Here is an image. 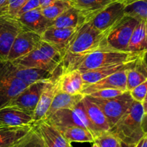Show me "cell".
I'll list each match as a JSON object with an SVG mask.
<instances>
[{"mask_svg":"<svg viewBox=\"0 0 147 147\" xmlns=\"http://www.w3.org/2000/svg\"><path fill=\"white\" fill-rule=\"evenodd\" d=\"M17 65L0 58V109L5 107L27 86L16 78Z\"/></svg>","mask_w":147,"mask_h":147,"instance_id":"obj_5","label":"cell"},{"mask_svg":"<svg viewBox=\"0 0 147 147\" xmlns=\"http://www.w3.org/2000/svg\"><path fill=\"white\" fill-rule=\"evenodd\" d=\"M49 80H38L27 86L6 106L15 108L33 115L43 89Z\"/></svg>","mask_w":147,"mask_h":147,"instance_id":"obj_10","label":"cell"},{"mask_svg":"<svg viewBox=\"0 0 147 147\" xmlns=\"http://www.w3.org/2000/svg\"><path fill=\"white\" fill-rule=\"evenodd\" d=\"M77 28H59L50 27L41 34L42 40L58 45L63 49L78 30Z\"/></svg>","mask_w":147,"mask_h":147,"instance_id":"obj_23","label":"cell"},{"mask_svg":"<svg viewBox=\"0 0 147 147\" xmlns=\"http://www.w3.org/2000/svg\"><path fill=\"white\" fill-rule=\"evenodd\" d=\"M142 106H143V109H144V114H147V93L145 96L143 102L142 103Z\"/></svg>","mask_w":147,"mask_h":147,"instance_id":"obj_41","label":"cell"},{"mask_svg":"<svg viewBox=\"0 0 147 147\" xmlns=\"http://www.w3.org/2000/svg\"><path fill=\"white\" fill-rule=\"evenodd\" d=\"M146 50H147V40L145 30V21L140 20L132 33L128 45L127 51L142 53Z\"/></svg>","mask_w":147,"mask_h":147,"instance_id":"obj_27","label":"cell"},{"mask_svg":"<svg viewBox=\"0 0 147 147\" xmlns=\"http://www.w3.org/2000/svg\"><path fill=\"white\" fill-rule=\"evenodd\" d=\"M129 69L121 70L114 74L107 76L93 84L84 86L81 93L84 96H87L96 90L106 88H116L120 89L123 91H127L126 80H127V72Z\"/></svg>","mask_w":147,"mask_h":147,"instance_id":"obj_15","label":"cell"},{"mask_svg":"<svg viewBox=\"0 0 147 147\" xmlns=\"http://www.w3.org/2000/svg\"><path fill=\"white\" fill-rule=\"evenodd\" d=\"M142 128L144 136L147 137V114H144L142 121Z\"/></svg>","mask_w":147,"mask_h":147,"instance_id":"obj_38","label":"cell"},{"mask_svg":"<svg viewBox=\"0 0 147 147\" xmlns=\"http://www.w3.org/2000/svg\"><path fill=\"white\" fill-rule=\"evenodd\" d=\"M33 127L41 136L47 147H71L72 145L65 138L61 131L56 126L42 119L35 122Z\"/></svg>","mask_w":147,"mask_h":147,"instance_id":"obj_13","label":"cell"},{"mask_svg":"<svg viewBox=\"0 0 147 147\" xmlns=\"http://www.w3.org/2000/svg\"><path fill=\"white\" fill-rule=\"evenodd\" d=\"M134 145H129V144H126L123 143V142H119V145H118L117 147H134Z\"/></svg>","mask_w":147,"mask_h":147,"instance_id":"obj_42","label":"cell"},{"mask_svg":"<svg viewBox=\"0 0 147 147\" xmlns=\"http://www.w3.org/2000/svg\"><path fill=\"white\" fill-rule=\"evenodd\" d=\"M59 91L71 95L81 93L84 86L82 73L78 70L60 72L57 76Z\"/></svg>","mask_w":147,"mask_h":147,"instance_id":"obj_19","label":"cell"},{"mask_svg":"<svg viewBox=\"0 0 147 147\" xmlns=\"http://www.w3.org/2000/svg\"><path fill=\"white\" fill-rule=\"evenodd\" d=\"M136 61V60L135 61L130 62V63L111 65L98 67V68L93 69V70H90L83 73L82 76H83L84 86L93 84V83H96V82L98 81V80H101V79L104 78L107 76L114 74L117 72L121 71V70L131 68V67H133Z\"/></svg>","mask_w":147,"mask_h":147,"instance_id":"obj_21","label":"cell"},{"mask_svg":"<svg viewBox=\"0 0 147 147\" xmlns=\"http://www.w3.org/2000/svg\"><path fill=\"white\" fill-rule=\"evenodd\" d=\"M32 126H0V147H13L19 140L28 133Z\"/></svg>","mask_w":147,"mask_h":147,"instance_id":"obj_24","label":"cell"},{"mask_svg":"<svg viewBox=\"0 0 147 147\" xmlns=\"http://www.w3.org/2000/svg\"><path fill=\"white\" fill-rule=\"evenodd\" d=\"M16 19L20 22L23 28L34 32L40 35L50 27L51 24V21L43 15L41 8L24 13Z\"/></svg>","mask_w":147,"mask_h":147,"instance_id":"obj_17","label":"cell"},{"mask_svg":"<svg viewBox=\"0 0 147 147\" xmlns=\"http://www.w3.org/2000/svg\"><path fill=\"white\" fill-rule=\"evenodd\" d=\"M88 97L101 109L107 119L110 129L127 112L134 101L129 91H126L119 96L110 98Z\"/></svg>","mask_w":147,"mask_h":147,"instance_id":"obj_6","label":"cell"},{"mask_svg":"<svg viewBox=\"0 0 147 147\" xmlns=\"http://www.w3.org/2000/svg\"><path fill=\"white\" fill-rule=\"evenodd\" d=\"M27 0H9L6 7L5 15L15 18L17 12Z\"/></svg>","mask_w":147,"mask_h":147,"instance_id":"obj_35","label":"cell"},{"mask_svg":"<svg viewBox=\"0 0 147 147\" xmlns=\"http://www.w3.org/2000/svg\"><path fill=\"white\" fill-rule=\"evenodd\" d=\"M71 147H73V146H71Z\"/></svg>","mask_w":147,"mask_h":147,"instance_id":"obj_46","label":"cell"},{"mask_svg":"<svg viewBox=\"0 0 147 147\" xmlns=\"http://www.w3.org/2000/svg\"><path fill=\"white\" fill-rule=\"evenodd\" d=\"M84 96V95H83L82 93L71 95L58 91L53 99V103L49 109L45 119H47V117L53 115L55 112L60 110V109H73L83 100Z\"/></svg>","mask_w":147,"mask_h":147,"instance_id":"obj_25","label":"cell"},{"mask_svg":"<svg viewBox=\"0 0 147 147\" xmlns=\"http://www.w3.org/2000/svg\"><path fill=\"white\" fill-rule=\"evenodd\" d=\"M126 15L138 21L147 20V0H127L125 3Z\"/></svg>","mask_w":147,"mask_h":147,"instance_id":"obj_29","label":"cell"},{"mask_svg":"<svg viewBox=\"0 0 147 147\" xmlns=\"http://www.w3.org/2000/svg\"><path fill=\"white\" fill-rule=\"evenodd\" d=\"M147 80V65L142 55L136 60L132 67L128 70L126 88L130 91L136 86Z\"/></svg>","mask_w":147,"mask_h":147,"instance_id":"obj_26","label":"cell"},{"mask_svg":"<svg viewBox=\"0 0 147 147\" xmlns=\"http://www.w3.org/2000/svg\"><path fill=\"white\" fill-rule=\"evenodd\" d=\"M124 92L126 91H123L120 89L106 88L96 90V91L93 92V93H90L87 96L92 98H113L119 96Z\"/></svg>","mask_w":147,"mask_h":147,"instance_id":"obj_33","label":"cell"},{"mask_svg":"<svg viewBox=\"0 0 147 147\" xmlns=\"http://www.w3.org/2000/svg\"><path fill=\"white\" fill-rule=\"evenodd\" d=\"M58 76V75H57ZM49 80L42 90L40 100L33 113L34 123L45 119L49 109L51 106L55 96L59 91L58 82L57 76Z\"/></svg>","mask_w":147,"mask_h":147,"instance_id":"obj_16","label":"cell"},{"mask_svg":"<svg viewBox=\"0 0 147 147\" xmlns=\"http://www.w3.org/2000/svg\"><path fill=\"white\" fill-rule=\"evenodd\" d=\"M132 98L135 101L142 103L147 93V80L136 86L134 88L129 91Z\"/></svg>","mask_w":147,"mask_h":147,"instance_id":"obj_34","label":"cell"},{"mask_svg":"<svg viewBox=\"0 0 147 147\" xmlns=\"http://www.w3.org/2000/svg\"><path fill=\"white\" fill-rule=\"evenodd\" d=\"M72 7L78 9L86 19V22L98 14L109 7L111 4L117 1L126 3L127 0H69Z\"/></svg>","mask_w":147,"mask_h":147,"instance_id":"obj_20","label":"cell"},{"mask_svg":"<svg viewBox=\"0 0 147 147\" xmlns=\"http://www.w3.org/2000/svg\"><path fill=\"white\" fill-rule=\"evenodd\" d=\"M56 0H40V7L41 8H44V7H47V6L50 5L53 2H54Z\"/></svg>","mask_w":147,"mask_h":147,"instance_id":"obj_40","label":"cell"},{"mask_svg":"<svg viewBox=\"0 0 147 147\" xmlns=\"http://www.w3.org/2000/svg\"><path fill=\"white\" fill-rule=\"evenodd\" d=\"M42 41L41 35L34 32L23 29L14 39L7 60L14 62L32 51Z\"/></svg>","mask_w":147,"mask_h":147,"instance_id":"obj_11","label":"cell"},{"mask_svg":"<svg viewBox=\"0 0 147 147\" xmlns=\"http://www.w3.org/2000/svg\"><path fill=\"white\" fill-rule=\"evenodd\" d=\"M67 142L79 143H93L95 137L88 129L82 126H71L60 129Z\"/></svg>","mask_w":147,"mask_h":147,"instance_id":"obj_28","label":"cell"},{"mask_svg":"<svg viewBox=\"0 0 147 147\" xmlns=\"http://www.w3.org/2000/svg\"><path fill=\"white\" fill-rule=\"evenodd\" d=\"M92 147H100V146H99L96 143L93 142V146H92Z\"/></svg>","mask_w":147,"mask_h":147,"instance_id":"obj_45","label":"cell"},{"mask_svg":"<svg viewBox=\"0 0 147 147\" xmlns=\"http://www.w3.org/2000/svg\"><path fill=\"white\" fill-rule=\"evenodd\" d=\"M94 142L100 147H117L120 141L111 132L108 131L96 136Z\"/></svg>","mask_w":147,"mask_h":147,"instance_id":"obj_32","label":"cell"},{"mask_svg":"<svg viewBox=\"0 0 147 147\" xmlns=\"http://www.w3.org/2000/svg\"><path fill=\"white\" fill-rule=\"evenodd\" d=\"M142 56H143L144 60L145 63H146L147 65V50H145L144 52H143V53H142Z\"/></svg>","mask_w":147,"mask_h":147,"instance_id":"obj_43","label":"cell"},{"mask_svg":"<svg viewBox=\"0 0 147 147\" xmlns=\"http://www.w3.org/2000/svg\"><path fill=\"white\" fill-rule=\"evenodd\" d=\"M33 124L32 113L9 106L0 109V126H24Z\"/></svg>","mask_w":147,"mask_h":147,"instance_id":"obj_18","label":"cell"},{"mask_svg":"<svg viewBox=\"0 0 147 147\" xmlns=\"http://www.w3.org/2000/svg\"><path fill=\"white\" fill-rule=\"evenodd\" d=\"M72 7L69 0H56L50 5L41 8L43 15L50 21L63 14Z\"/></svg>","mask_w":147,"mask_h":147,"instance_id":"obj_30","label":"cell"},{"mask_svg":"<svg viewBox=\"0 0 147 147\" xmlns=\"http://www.w3.org/2000/svg\"><path fill=\"white\" fill-rule=\"evenodd\" d=\"M144 114L142 103L134 100L130 109L111 128L109 131L120 142L126 144L135 145L144 136L142 128Z\"/></svg>","mask_w":147,"mask_h":147,"instance_id":"obj_4","label":"cell"},{"mask_svg":"<svg viewBox=\"0 0 147 147\" xmlns=\"http://www.w3.org/2000/svg\"><path fill=\"white\" fill-rule=\"evenodd\" d=\"M63 56V47L42 40L29 54L12 63L26 68L40 69L53 74H59Z\"/></svg>","mask_w":147,"mask_h":147,"instance_id":"obj_2","label":"cell"},{"mask_svg":"<svg viewBox=\"0 0 147 147\" xmlns=\"http://www.w3.org/2000/svg\"><path fill=\"white\" fill-rule=\"evenodd\" d=\"M134 147H147V137L144 136Z\"/></svg>","mask_w":147,"mask_h":147,"instance_id":"obj_39","label":"cell"},{"mask_svg":"<svg viewBox=\"0 0 147 147\" xmlns=\"http://www.w3.org/2000/svg\"><path fill=\"white\" fill-rule=\"evenodd\" d=\"M13 147H47L37 131L32 127L28 133L19 140Z\"/></svg>","mask_w":147,"mask_h":147,"instance_id":"obj_31","label":"cell"},{"mask_svg":"<svg viewBox=\"0 0 147 147\" xmlns=\"http://www.w3.org/2000/svg\"><path fill=\"white\" fill-rule=\"evenodd\" d=\"M82 102L95 138L100 133L110 130L107 119L98 105L86 96H84Z\"/></svg>","mask_w":147,"mask_h":147,"instance_id":"obj_14","label":"cell"},{"mask_svg":"<svg viewBox=\"0 0 147 147\" xmlns=\"http://www.w3.org/2000/svg\"><path fill=\"white\" fill-rule=\"evenodd\" d=\"M23 29L20 22L14 17L0 16V58H7L14 39Z\"/></svg>","mask_w":147,"mask_h":147,"instance_id":"obj_12","label":"cell"},{"mask_svg":"<svg viewBox=\"0 0 147 147\" xmlns=\"http://www.w3.org/2000/svg\"><path fill=\"white\" fill-rule=\"evenodd\" d=\"M86 22V19L81 12L78 9L71 7L51 21L50 27L59 28H77Z\"/></svg>","mask_w":147,"mask_h":147,"instance_id":"obj_22","label":"cell"},{"mask_svg":"<svg viewBox=\"0 0 147 147\" xmlns=\"http://www.w3.org/2000/svg\"><path fill=\"white\" fill-rule=\"evenodd\" d=\"M142 54L103 47L83 55L65 57L63 60L60 70L67 72L78 70L83 73L104 66L135 61Z\"/></svg>","mask_w":147,"mask_h":147,"instance_id":"obj_1","label":"cell"},{"mask_svg":"<svg viewBox=\"0 0 147 147\" xmlns=\"http://www.w3.org/2000/svg\"><path fill=\"white\" fill-rule=\"evenodd\" d=\"M108 34L95 28L90 22L84 23L78 29L63 49V59L83 55L100 47H106V40Z\"/></svg>","mask_w":147,"mask_h":147,"instance_id":"obj_3","label":"cell"},{"mask_svg":"<svg viewBox=\"0 0 147 147\" xmlns=\"http://www.w3.org/2000/svg\"><path fill=\"white\" fill-rule=\"evenodd\" d=\"M9 0H0V16L5 15L6 7Z\"/></svg>","mask_w":147,"mask_h":147,"instance_id":"obj_37","label":"cell"},{"mask_svg":"<svg viewBox=\"0 0 147 147\" xmlns=\"http://www.w3.org/2000/svg\"><path fill=\"white\" fill-rule=\"evenodd\" d=\"M125 17V3L117 1L96 14L88 22L99 31L109 34Z\"/></svg>","mask_w":147,"mask_h":147,"instance_id":"obj_8","label":"cell"},{"mask_svg":"<svg viewBox=\"0 0 147 147\" xmlns=\"http://www.w3.org/2000/svg\"><path fill=\"white\" fill-rule=\"evenodd\" d=\"M145 30H146V36L147 40V20H145Z\"/></svg>","mask_w":147,"mask_h":147,"instance_id":"obj_44","label":"cell"},{"mask_svg":"<svg viewBox=\"0 0 147 147\" xmlns=\"http://www.w3.org/2000/svg\"><path fill=\"white\" fill-rule=\"evenodd\" d=\"M45 119L59 129L67 126H78L86 128L93 134L82 100L73 109H60Z\"/></svg>","mask_w":147,"mask_h":147,"instance_id":"obj_7","label":"cell"},{"mask_svg":"<svg viewBox=\"0 0 147 147\" xmlns=\"http://www.w3.org/2000/svg\"><path fill=\"white\" fill-rule=\"evenodd\" d=\"M138 22L136 19L126 15L108 34L106 40V47L120 51H127L128 45Z\"/></svg>","mask_w":147,"mask_h":147,"instance_id":"obj_9","label":"cell"},{"mask_svg":"<svg viewBox=\"0 0 147 147\" xmlns=\"http://www.w3.org/2000/svg\"><path fill=\"white\" fill-rule=\"evenodd\" d=\"M38 8H41V7H40V0H27V1L23 4L22 7L20 8V9L18 11L15 18H17V17H19V16L21 15V14H24V13Z\"/></svg>","mask_w":147,"mask_h":147,"instance_id":"obj_36","label":"cell"}]
</instances>
